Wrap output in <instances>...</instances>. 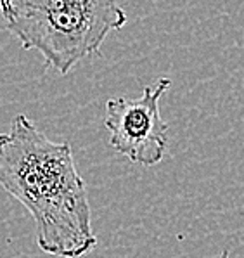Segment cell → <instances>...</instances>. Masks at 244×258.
<instances>
[{
  "label": "cell",
  "instance_id": "1",
  "mask_svg": "<svg viewBox=\"0 0 244 258\" xmlns=\"http://www.w3.org/2000/svg\"><path fill=\"white\" fill-rule=\"evenodd\" d=\"M0 185L33 217L43 253L80 258L96 248L87 185L71 146L50 141L25 114L0 134Z\"/></svg>",
  "mask_w": 244,
  "mask_h": 258
},
{
  "label": "cell",
  "instance_id": "3",
  "mask_svg": "<svg viewBox=\"0 0 244 258\" xmlns=\"http://www.w3.org/2000/svg\"><path fill=\"white\" fill-rule=\"evenodd\" d=\"M172 87L170 78H159L145 87L140 97H116L106 102L104 125L109 146L132 163L154 166L161 163L168 146V125L161 118L159 99Z\"/></svg>",
  "mask_w": 244,
  "mask_h": 258
},
{
  "label": "cell",
  "instance_id": "2",
  "mask_svg": "<svg viewBox=\"0 0 244 258\" xmlns=\"http://www.w3.org/2000/svg\"><path fill=\"white\" fill-rule=\"evenodd\" d=\"M0 14L23 49L38 50L47 68L61 75L127 25L116 0H0Z\"/></svg>",
  "mask_w": 244,
  "mask_h": 258
}]
</instances>
